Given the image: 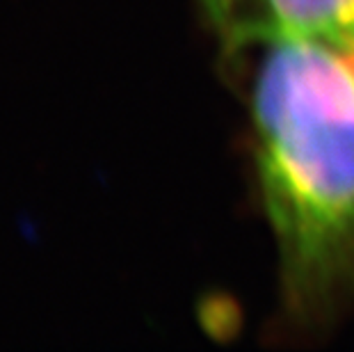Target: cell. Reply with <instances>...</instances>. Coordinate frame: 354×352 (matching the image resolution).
<instances>
[{"instance_id":"cell-1","label":"cell","mask_w":354,"mask_h":352,"mask_svg":"<svg viewBox=\"0 0 354 352\" xmlns=\"http://www.w3.org/2000/svg\"><path fill=\"white\" fill-rule=\"evenodd\" d=\"M259 165L286 299L320 320L354 302V55L279 41L254 89Z\"/></svg>"},{"instance_id":"cell-3","label":"cell","mask_w":354,"mask_h":352,"mask_svg":"<svg viewBox=\"0 0 354 352\" xmlns=\"http://www.w3.org/2000/svg\"><path fill=\"white\" fill-rule=\"evenodd\" d=\"M213 19L224 30H229L233 41H245L250 33L256 0H203Z\"/></svg>"},{"instance_id":"cell-2","label":"cell","mask_w":354,"mask_h":352,"mask_svg":"<svg viewBox=\"0 0 354 352\" xmlns=\"http://www.w3.org/2000/svg\"><path fill=\"white\" fill-rule=\"evenodd\" d=\"M247 39L354 46V0H256Z\"/></svg>"}]
</instances>
